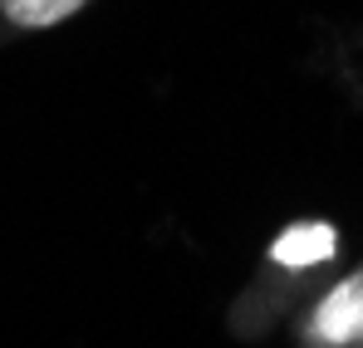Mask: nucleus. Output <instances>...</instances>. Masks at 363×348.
<instances>
[{"instance_id": "obj_1", "label": "nucleus", "mask_w": 363, "mask_h": 348, "mask_svg": "<svg viewBox=\"0 0 363 348\" xmlns=\"http://www.w3.org/2000/svg\"><path fill=\"white\" fill-rule=\"evenodd\" d=\"M300 344L309 348H354L363 344V270L344 275L324 294L300 329Z\"/></svg>"}, {"instance_id": "obj_2", "label": "nucleus", "mask_w": 363, "mask_h": 348, "mask_svg": "<svg viewBox=\"0 0 363 348\" xmlns=\"http://www.w3.org/2000/svg\"><path fill=\"white\" fill-rule=\"evenodd\" d=\"M334 250H339V231L329 221H295L290 231L275 235L270 260L280 270H314V265L334 260Z\"/></svg>"}, {"instance_id": "obj_3", "label": "nucleus", "mask_w": 363, "mask_h": 348, "mask_svg": "<svg viewBox=\"0 0 363 348\" xmlns=\"http://www.w3.org/2000/svg\"><path fill=\"white\" fill-rule=\"evenodd\" d=\"M84 5L89 0H0V15L15 30H55L69 15H79Z\"/></svg>"}]
</instances>
